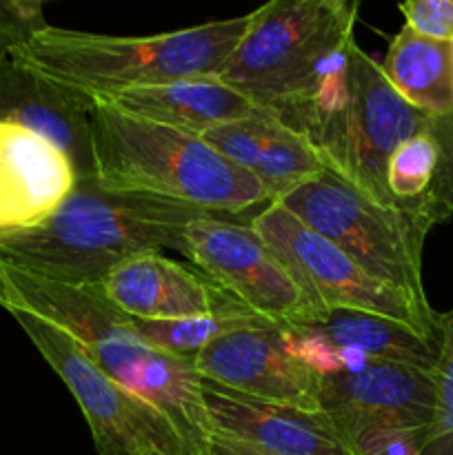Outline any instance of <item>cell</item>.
I'll use <instances>...</instances> for the list:
<instances>
[{
    "mask_svg": "<svg viewBox=\"0 0 453 455\" xmlns=\"http://www.w3.org/2000/svg\"><path fill=\"white\" fill-rule=\"evenodd\" d=\"M358 0H266L218 78L318 145L346 98Z\"/></svg>",
    "mask_w": 453,
    "mask_h": 455,
    "instance_id": "cell-1",
    "label": "cell"
},
{
    "mask_svg": "<svg viewBox=\"0 0 453 455\" xmlns=\"http://www.w3.org/2000/svg\"><path fill=\"white\" fill-rule=\"evenodd\" d=\"M0 307L65 329L114 380L154 404L185 443L187 455H207L211 422L191 358L147 345L133 320L96 287H76L0 260Z\"/></svg>",
    "mask_w": 453,
    "mask_h": 455,
    "instance_id": "cell-2",
    "label": "cell"
},
{
    "mask_svg": "<svg viewBox=\"0 0 453 455\" xmlns=\"http://www.w3.org/2000/svg\"><path fill=\"white\" fill-rule=\"evenodd\" d=\"M198 218L251 225L256 216L211 212L158 196L109 191L96 178H87L43 225L0 238V260L58 283L98 287L127 258L160 249L178 251L185 227Z\"/></svg>",
    "mask_w": 453,
    "mask_h": 455,
    "instance_id": "cell-3",
    "label": "cell"
},
{
    "mask_svg": "<svg viewBox=\"0 0 453 455\" xmlns=\"http://www.w3.org/2000/svg\"><path fill=\"white\" fill-rule=\"evenodd\" d=\"M96 182L211 212L258 216L275 203L247 172L194 133L133 118L93 98Z\"/></svg>",
    "mask_w": 453,
    "mask_h": 455,
    "instance_id": "cell-4",
    "label": "cell"
},
{
    "mask_svg": "<svg viewBox=\"0 0 453 455\" xmlns=\"http://www.w3.org/2000/svg\"><path fill=\"white\" fill-rule=\"evenodd\" d=\"M251 13L154 36H107L44 25L12 58L89 96L218 76Z\"/></svg>",
    "mask_w": 453,
    "mask_h": 455,
    "instance_id": "cell-5",
    "label": "cell"
},
{
    "mask_svg": "<svg viewBox=\"0 0 453 455\" xmlns=\"http://www.w3.org/2000/svg\"><path fill=\"white\" fill-rule=\"evenodd\" d=\"M278 203L378 280L426 300L422 249L431 222L422 213L378 203L329 169Z\"/></svg>",
    "mask_w": 453,
    "mask_h": 455,
    "instance_id": "cell-6",
    "label": "cell"
},
{
    "mask_svg": "<svg viewBox=\"0 0 453 455\" xmlns=\"http://www.w3.org/2000/svg\"><path fill=\"white\" fill-rule=\"evenodd\" d=\"M431 118L395 92L382 67L354 40L346 58L345 105L315 149L324 169L378 203L400 207L386 187V164L402 142L429 129Z\"/></svg>",
    "mask_w": 453,
    "mask_h": 455,
    "instance_id": "cell-7",
    "label": "cell"
},
{
    "mask_svg": "<svg viewBox=\"0 0 453 455\" xmlns=\"http://www.w3.org/2000/svg\"><path fill=\"white\" fill-rule=\"evenodd\" d=\"M12 315L76 398L98 455H187L171 422L102 371L65 329L25 311Z\"/></svg>",
    "mask_w": 453,
    "mask_h": 455,
    "instance_id": "cell-8",
    "label": "cell"
},
{
    "mask_svg": "<svg viewBox=\"0 0 453 455\" xmlns=\"http://www.w3.org/2000/svg\"><path fill=\"white\" fill-rule=\"evenodd\" d=\"M178 253L275 327H305L329 315L327 305L251 225L226 218L191 220L182 231Z\"/></svg>",
    "mask_w": 453,
    "mask_h": 455,
    "instance_id": "cell-9",
    "label": "cell"
},
{
    "mask_svg": "<svg viewBox=\"0 0 453 455\" xmlns=\"http://www.w3.org/2000/svg\"><path fill=\"white\" fill-rule=\"evenodd\" d=\"M251 229L296 271L327 309L380 314L409 324L425 336L440 338V314L429 300L382 283L351 260L342 249L302 225L280 203L258 213Z\"/></svg>",
    "mask_w": 453,
    "mask_h": 455,
    "instance_id": "cell-10",
    "label": "cell"
},
{
    "mask_svg": "<svg viewBox=\"0 0 453 455\" xmlns=\"http://www.w3.org/2000/svg\"><path fill=\"white\" fill-rule=\"evenodd\" d=\"M318 404L355 451V444L376 431L429 429L438 378L411 364L364 360L349 371L320 376Z\"/></svg>",
    "mask_w": 453,
    "mask_h": 455,
    "instance_id": "cell-11",
    "label": "cell"
},
{
    "mask_svg": "<svg viewBox=\"0 0 453 455\" xmlns=\"http://www.w3.org/2000/svg\"><path fill=\"white\" fill-rule=\"evenodd\" d=\"M194 364L200 378L249 398L320 411V373L293 354L280 327L229 333L204 347Z\"/></svg>",
    "mask_w": 453,
    "mask_h": 455,
    "instance_id": "cell-12",
    "label": "cell"
},
{
    "mask_svg": "<svg viewBox=\"0 0 453 455\" xmlns=\"http://www.w3.org/2000/svg\"><path fill=\"white\" fill-rule=\"evenodd\" d=\"M211 438L260 455H358L322 411L249 398L200 378Z\"/></svg>",
    "mask_w": 453,
    "mask_h": 455,
    "instance_id": "cell-13",
    "label": "cell"
},
{
    "mask_svg": "<svg viewBox=\"0 0 453 455\" xmlns=\"http://www.w3.org/2000/svg\"><path fill=\"white\" fill-rule=\"evenodd\" d=\"M93 96L58 83L25 62L0 58V123L31 129L65 151L80 180L96 178L91 136Z\"/></svg>",
    "mask_w": 453,
    "mask_h": 455,
    "instance_id": "cell-14",
    "label": "cell"
},
{
    "mask_svg": "<svg viewBox=\"0 0 453 455\" xmlns=\"http://www.w3.org/2000/svg\"><path fill=\"white\" fill-rule=\"evenodd\" d=\"M80 182L74 163L31 129L0 123V238L36 229Z\"/></svg>",
    "mask_w": 453,
    "mask_h": 455,
    "instance_id": "cell-15",
    "label": "cell"
},
{
    "mask_svg": "<svg viewBox=\"0 0 453 455\" xmlns=\"http://www.w3.org/2000/svg\"><path fill=\"white\" fill-rule=\"evenodd\" d=\"M96 289L133 320H182L244 307L203 271L160 251L127 258Z\"/></svg>",
    "mask_w": 453,
    "mask_h": 455,
    "instance_id": "cell-16",
    "label": "cell"
},
{
    "mask_svg": "<svg viewBox=\"0 0 453 455\" xmlns=\"http://www.w3.org/2000/svg\"><path fill=\"white\" fill-rule=\"evenodd\" d=\"M200 138L247 172L275 203L324 172L318 149L302 133L265 114L222 123Z\"/></svg>",
    "mask_w": 453,
    "mask_h": 455,
    "instance_id": "cell-17",
    "label": "cell"
},
{
    "mask_svg": "<svg viewBox=\"0 0 453 455\" xmlns=\"http://www.w3.org/2000/svg\"><path fill=\"white\" fill-rule=\"evenodd\" d=\"M96 98L133 118L149 120L194 136H203L222 123L260 114L247 96L222 83L218 76L182 78Z\"/></svg>",
    "mask_w": 453,
    "mask_h": 455,
    "instance_id": "cell-18",
    "label": "cell"
},
{
    "mask_svg": "<svg viewBox=\"0 0 453 455\" xmlns=\"http://www.w3.org/2000/svg\"><path fill=\"white\" fill-rule=\"evenodd\" d=\"M318 338L345 360V371L360 367L364 360L411 364L435 371L440 360V338L425 336L409 324L380 314L354 309H331L322 323L300 327Z\"/></svg>",
    "mask_w": 453,
    "mask_h": 455,
    "instance_id": "cell-19",
    "label": "cell"
},
{
    "mask_svg": "<svg viewBox=\"0 0 453 455\" xmlns=\"http://www.w3.org/2000/svg\"><path fill=\"white\" fill-rule=\"evenodd\" d=\"M380 67L395 92L425 114L453 109V40L431 38L404 25Z\"/></svg>",
    "mask_w": 453,
    "mask_h": 455,
    "instance_id": "cell-20",
    "label": "cell"
},
{
    "mask_svg": "<svg viewBox=\"0 0 453 455\" xmlns=\"http://www.w3.org/2000/svg\"><path fill=\"white\" fill-rule=\"evenodd\" d=\"M133 327L147 345L155 347L164 354L194 360L204 347L229 336V333L242 331V329L275 327V324L242 307V309L216 311V314L182 320H133Z\"/></svg>",
    "mask_w": 453,
    "mask_h": 455,
    "instance_id": "cell-21",
    "label": "cell"
},
{
    "mask_svg": "<svg viewBox=\"0 0 453 455\" xmlns=\"http://www.w3.org/2000/svg\"><path fill=\"white\" fill-rule=\"evenodd\" d=\"M438 164V147L429 129L409 138L391 154L386 164V187L400 207L420 213V203L429 191Z\"/></svg>",
    "mask_w": 453,
    "mask_h": 455,
    "instance_id": "cell-22",
    "label": "cell"
},
{
    "mask_svg": "<svg viewBox=\"0 0 453 455\" xmlns=\"http://www.w3.org/2000/svg\"><path fill=\"white\" fill-rule=\"evenodd\" d=\"M438 404L433 425L425 435L422 455H453V307L440 314Z\"/></svg>",
    "mask_w": 453,
    "mask_h": 455,
    "instance_id": "cell-23",
    "label": "cell"
},
{
    "mask_svg": "<svg viewBox=\"0 0 453 455\" xmlns=\"http://www.w3.org/2000/svg\"><path fill=\"white\" fill-rule=\"evenodd\" d=\"M429 133L438 147V164L420 203V213L433 227L453 216V109L444 116H433Z\"/></svg>",
    "mask_w": 453,
    "mask_h": 455,
    "instance_id": "cell-24",
    "label": "cell"
},
{
    "mask_svg": "<svg viewBox=\"0 0 453 455\" xmlns=\"http://www.w3.org/2000/svg\"><path fill=\"white\" fill-rule=\"evenodd\" d=\"M400 12L417 34L453 40V0H402Z\"/></svg>",
    "mask_w": 453,
    "mask_h": 455,
    "instance_id": "cell-25",
    "label": "cell"
},
{
    "mask_svg": "<svg viewBox=\"0 0 453 455\" xmlns=\"http://www.w3.org/2000/svg\"><path fill=\"white\" fill-rule=\"evenodd\" d=\"M429 429H391L369 434L355 444L358 455H422Z\"/></svg>",
    "mask_w": 453,
    "mask_h": 455,
    "instance_id": "cell-26",
    "label": "cell"
},
{
    "mask_svg": "<svg viewBox=\"0 0 453 455\" xmlns=\"http://www.w3.org/2000/svg\"><path fill=\"white\" fill-rule=\"evenodd\" d=\"M34 31V27L22 20L7 0H0V58L12 56L31 38Z\"/></svg>",
    "mask_w": 453,
    "mask_h": 455,
    "instance_id": "cell-27",
    "label": "cell"
},
{
    "mask_svg": "<svg viewBox=\"0 0 453 455\" xmlns=\"http://www.w3.org/2000/svg\"><path fill=\"white\" fill-rule=\"evenodd\" d=\"M7 3L12 4L13 12H16L22 20L29 22L36 31L43 29V27L47 25V20H44L43 16L44 0H7Z\"/></svg>",
    "mask_w": 453,
    "mask_h": 455,
    "instance_id": "cell-28",
    "label": "cell"
},
{
    "mask_svg": "<svg viewBox=\"0 0 453 455\" xmlns=\"http://www.w3.org/2000/svg\"><path fill=\"white\" fill-rule=\"evenodd\" d=\"M207 455H260V453H253L249 451V449L238 447V444L226 443V440L211 438V447H209Z\"/></svg>",
    "mask_w": 453,
    "mask_h": 455,
    "instance_id": "cell-29",
    "label": "cell"
}]
</instances>
